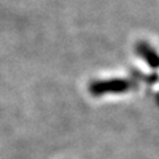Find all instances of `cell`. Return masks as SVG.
Wrapping results in <instances>:
<instances>
[{"label": "cell", "instance_id": "2", "mask_svg": "<svg viewBox=\"0 0 159 159\" xmlns=\"http://www.w3.org/2000/svg\"><path fill=\"white\" fill-rule=\"evenodd\" d=\"M135 49H137L138 56H141L145 60L150 68H152V69L159 68V54L151 45H148L146 41H139L137 44Z\"/></svg>", "mask_w": 159, "mask_h": 159}, {"label": "cell", "instance_id": "1", "mask_svg": "<svg viewBox=\"0 0 159 159\" xmlns=\"http://www.w3.org/2000/svg\"><path fill=\"white\" fill-rule=\"evenodd\" d=\"M134 86V84L127 80H109V81H101L92 85V92L94 94H102V93H122L126 90H130Z\"/></svg>", "mask_w": 159, "mask_h": 159}]
</instances>
